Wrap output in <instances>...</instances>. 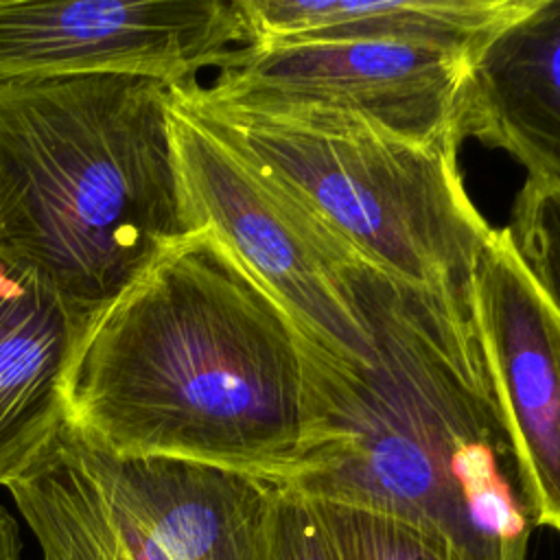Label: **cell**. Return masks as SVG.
I'll return each mask as SVG.
<instances>
[{"label":"cell","instance_id":"30bf717a","mask_svg":"<svg viewBox=\"0 0 560 560\" xmlns=\"http://www.w3.org/2000/svg\"><path fill=\"white\" fill-rule=\"evenodd\" d=\"M94 317L0 260V483L24 475L68 424V374Z\"/></svg>","mask_w":560,"mask_h":560},{"label":"cell","instance_id":"2e32d148","mask_svg":"<svg viewBox=\"0 0 560 560\" xmlns=\"http://www.w3.org/2000/svg\"><path fill=\"white\" fill-rule=\"evenodd\" d=\"M0 560H20V534L15 518L0 505Z\"/></svg>","mask_w":560,"mask_h":560},{"label":"cell","instance_id":"4fadbf2b","mask_svg":"<svg viewBox=\"0 0 560 560\" xmlns=\"http://www.w3.org/2000/svg\"><path fill=\"white\" fill-rule=\"evenodd\" d=\"M337 560H470L444 536L398 516L311 497Z\"/></svg>","mask_w":560,"mask_h":560},{"label":"cell","instance_id":"7c38bea8","mask_svg":"<svg viewBox=\"0 0 560 560\" xmlns=\"http://www.w3.org/2000/svg\"><path fill=\"white\" fill-rule=\"evenodd\" d=\"M249 44L405 42L468 52L536 0H236Z\"/></svg>","mask_w":560,"mask_h":560},{"label":"cell","instance_id":"9c48e42d","mask_svg":"<svg viewBox=\"0 0 560 560\" xmlns=\"http://www.w3.org/2000/svg\"><path fill=\"white\" fill-rule=\"evenodd\" d=\"M472 319L521 455L534 527L560 534V308L508 228L472 278Z\"/></svg>","mask_w":560,"mask_h":560},{"label":"cell","instance_id":"7a4b0ae2","mask_svg":"<svg viewBox=\"0 0 560 560\" xmlns=\"http://www.w3.org/2000/svg\"><path fill=\"white\" fill-rule=\"evenodd\" d=\"M68 427L120 455L282 483L311 427L304 337L228 245L197 230L88 326L68 374Z\"/></svg>","mask_w":560,"mask_h":560},{"label":"cell","instance_id":"277c9868","mask_svg":"<svg viewBox=\"0 0 560 560\" xmlns=\"http://www.w3.org/2000/svg\"><path fill=\"white\" fill-rule=\"evenodd\" d=\"M190 83L171 88L179 109L289 186L365 260L472 319V278L494 228L466 192L459 133L418 142L346 116H265L203 101Z\"/></svg>","mask_w":560,"mask_h":560},{"label":"cell","instance_id":"6da1fadb","mask_svg":"<svg viewBox=\"0 0 560 560\" xmlns=\"http://www.w3.org/2000/svg\"><path fill=\"white\" fill-rule=\"evenodd\" d=\"M343 276L370 359L304 339L311 427L282 483L431 529L470 560H525V472L475 319L361 254Z\"/></svg>","mask_w":560,"mask_h":560},{"label":"cell","instance_id":"9a60e30c","mask_svg":"<svg viewBox=\"0 0 560 560\" xmlns=\"http://www.w3.org/2000/svg\"><path fill=\"white\" fill-rule=\"evenodd\" d=\"M260 560H337L315 501L276 481Z\"/></svg>","mask_w":560,"mask_h":560},{"label":"cell","instance_id":"ba28073f","mask_svg":"<svg viewBox=\"0 0 560 560\" xmlns=\"http://www.w3.org/2000/svg\"><path fill=\"white\" fill-rule=\"evenodd\" d=\"M247 44L236 0H0V81L138 74L175 88Z\"/></svg>","mask_w":560,"mask_h":560},{"label":"cell","instance_id":"5b68a950","mask_svg":"<svg viewBox=\"0 0 560 560\" xmlns=\"http://www.w3.org/2000/svg\"><path fill=\"white\" fill-rule=\"evenodd\" d=\"M4 488L44 560H260L276 481L192 459L120 455L66 424Z\"/></svg>","mask_w":560,"mask_h":560},{"label":"cell","instance_id":"5bb4252c","mask_svg":"<svg viewBox=\"0 0 560 560\" xmlns=\"http://www.w3.org/2000/svg\"><path fill=\"white\" fill-rule=\"evenodd\" d=\"M505 228L540 287L560 308V190L525 179Z\"/></svg>","mask_w":560,"mask_h":560},{"label":"cell","instance_id":"52a82bcc","mask_svg":"<svg viewBox=\"0 0 560 560\" xmlns=\"http://www.w3.org/2000/svg\"><path fill=\"white\" fill-rule=\"evenodd\" d=\"M470 55L405 42L236 48L203 101L265 116H346L418 142L462 131Z\"/></svg>","mask_w":560,"mask_h":560},{"label":"cell","instance_id":"3957f363","mask_svg":"<svg viewBox=\"0 0 560 560\" xmlns=\"http://www.w3.org/2000/svg\"><path fill=\"white\" fill-rule=\"evenodd\" d=\"M192 232L166 83L0 81V260L96 317Z\"/></svg>","mask_w":560,"mask_h":560},{"label":"cell","instance_id":"8fae6325","mask_svg":"<svg viewBox=\"0 0 560 560\" xmlns=\"http://www.w3.org/2000/svg\"><path fill=\"white\" fill-rule=\"evenodd\" d=\"M462 131L560 190V0H536L470 57Z\"/></svg>","mask_w":560,"mask_h":560},{"label":"cell","instance_id":"8992f818","mask_svg":"<svg viewBox=\"0 0 560 560\" xmlns=\"http://www.w3.org/2000/svg\"><path fill=\"white\" fill-rule=\"evenodd\" d=\"M182 190L195 230H210L282 304L300 335L341 361L365 363L370 339L343 269L359 254L271 173L219 140L171 98Z\"/></svg>","mask_w":560,"mask_h":560}]
</instances>
